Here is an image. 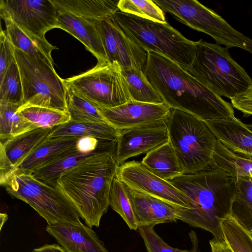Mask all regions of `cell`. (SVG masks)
I'll list each match as a JSON object with an SVG mask.
<instances>
[{
    "mask_svg": "<svg viewBox=\"0 0 252 252\" xmlns=\"http://www.w3.org/2000/svg\"><path fill=\"white\" fill-rule=\"evenodd\" d=\"M144 72L148 81L170 108L190 113L204 121L235 117L231 103L164 56L147 52Z\"/></svg>",
    "mask_w": 252,
    "mask_h": 252,
    "instance_id": "obj_1",
    "label": "cell"
},
{
    "mask_svg": "<svg viewBox=\"0 0 252 252\" xmlns=\"http://www.w3.org/2000/svg\"><path fill=\"white\" fill-rule=\"evenodd\" d=\"M237 178L212 166L204 171L183 174L169 182L188 197L190 208L179 209L178 220L223 239L219 218L232 212Z\"/></svg>",
    "mask_w": 252,
    "mask_h": 252,
    "instance_id": "obj_2",
    "label": "cell"
},
{
    "mask_svg": "<svg viewBox=\"0 0 252 252\" xmlns=\"http://www.w3.org/2000/svg\"><path fill=\"white\" fill-rule=\"evenodd\" d=\"M119 165L113 153L90 157L61 174L57 186L86 224L98 227L109 206V197Z\"/></svg>",
    "mask_w": 252,
    "mask_h": 252,
    "instance_id": "obj_3",
    "label": "cell"
},
{
    "mask_svg": "<svg viewBox=\"0 0 252 252\" xmlns=\"http://www.w3.org/2000/svg\"><path fill=\"white\" fill-rule=\"evenodd\" d=\"M195 43V57L187 71L211 91L231 99L252 86V79L227 48L202 39Z\"/></svg>",
    "mask_w": 252,
    "mask_h": 252,
    "instance_id": "obj_4",
    "label": "cell"
},
{
    "mask_svg": "<svg viewBox=\"0 0 252 252\" xmlns=\"http://www.w3.org/2000/svg\"><path fill=\"white\" fill-rule=\"evenodd\" d=\"M114 23L145 51L160 54L188 70L193 63L195 43L186 38L167 22L161 23L118 11Z\"/></svg>",
    "mask_w": 252,
    "mask_h": 252,
    "instance_id": "obj_5",
    "label": "cell"
},
{
    "mask_svg": "<svg viewBox=\"0 0 252 252\" xmlns=\"http://www.w3.org/2000/svg\"><path fill=\"white\" fill-rule=\"evenodd\" d=\"M165 122L169 142L184 174L210 168L217 140L205 122L190 113L172 108Z\"/></svg>",
    "mask_w": 252,
    "mask_h": 252,
    "instance_id": "obj_6",
    "label": "cell"
},
{
    "mask_svg": "<svg viewBox=\"0 0 252 252\" xmlns=\"http://www.w3.org/2000/svg\"><path fill=\"white\" fill-rule=\"evenodd\" d=\"M2 186L11 197L31 206L48 225H84L74 205L58 187L47 185L25 173L12 174Z\"/></svg>",
    "mask_w": 252,
    "mask_h": 252,
    "instance_id": "obj_7",
    "label": "cell"
},
{
    "mask_svg": "<svg viewBox=\"0 0 252 252\" xmlns=\"http://www.w3.org/2000/svg\"><path fill=\"white\" fill-rule=\"evenodd\" d=\"M23 101L21 107L39 106L67 112L66 87L48 63L15 50Z\"/></svg>",
    "mask_w": 252,
    "mask_h": 252,
    "instance_id": "obj_8",
    "label": "cell"
},
{
    "mask_svg": "<svg viewBox=\"0 0 252 252\" xmlns=\"http://www.w3.org/2000/svg\"><path fill=\"white\" fill-rule=\"evenodd\" d=\"M68 89L96 107L113 108L131 100L122 68L116 62L97 63L93 68L63 79Z\"/></svg>",
    "mask_w": 252,
    "mask_h": 252,
    "instance_id": "obj_9",
    "label": "cell"
},
{
    "mask_svg": "<svg viewBox=\"0 0 252 252\" xmlns=\"http://www.w3.org/2000/svg\"><path fill=\"white\" fill-rule=\"evenodd\" d=\"M59 11L51 0H0V16L24 30L45 38L49 31L58 28Z\"/></svg>",
    "mask_w": 252,
    "mask_h": 252,
    "instance_id": "obj_10",
    "label": "cell"
},
{
    "mask_svg": "<svg viewBox=\"0 0 252 252\" xmlns=\"http://www.w3.org/2000/svg\"><path fill=\"white\" fill-rule=\"evenodd\" d=\"M117 177L126 185L178 209L190 208L189 199L184 193L169 181L153 174L141 161L132 160L120 165Z\"/></svg>",
    "mask_w": 252,
    "mask_h": 252,
    "instance_id": "obj_11",
    "label": "cell"
},
{
    "mask_svg": "<svg viewBox=\"0 0 252 252\" xmlns=\"http://www.w3.org/2000/svg\"><path fill=\"white\" fill-rule=\"evenodd\" d=\"M118 140L81 138L77 144L71 147L51 163L32 174L38 180L53 187L57 186V180L62 173L86 159L104 153L115 154Z\"/></svg>",
    "mask_w": 252,
    "mask_h": 252,
    "instance_id": "obj_12",
    "label": "cell"
},
{
    "mask_svg": "<svg viewBox=\"0 0 252 252\" xmlns=\"http://www.w3.org/2000/svg\"><path fill=\"white\" fill-rule=\"evenodd\" d=\"M96 25L108 63L116 62L122 68L144 71L147 52L127 36L111 17L96 21Z\"/></svg>",
    "mask_w": 252,
    "mask_h": 252,
    "instance_id": "obj_13",
    "label": "cell"
},
{
    "mask_svg": "<svg viewBox=\"0 0 252 252\" xmlns=\"http://www.w3.org/2000/svg\"><path fill=\"white\" fill-rule=\"evenodd\" d=\"M165 121L121 130L115 153L118 164L120 166L129 158L146 154L168 142Z\"/></svg>",
    "mask_w": 252,
    "mask_h": 252,
    "instance_id": "obj_14",
    "label": "cell"
},
{
    "mask_svg": "<svg viewBox=\"0 0 252 252\" xmlns=\"http://www.w3.org/2000/svg\"><path fill=\"white\" fill-rule=\"evenodd\" d=\"M97 108L108 124L120 130L165 121L171 109L165 103L132 100L113 108Z\"/></svg>",
    "mask_w": 252,
    "mask_h": 252,
    "instance_id": "obj_15",
    "label": "cell"
},
{
    "mask_svg": "<svg viewBox=\"0 0 252 252\" xmlns=\"http://www.w3.org/2000/svg\"><path fill=\"white\" fill-rule=\"evenodd\" d=\"M138 227L155 226L178 220V209L158 198L136 190L124 184Z\"/></svg>",
    "mask_w": 252,
    "mask_h": 252,
    "instance_id": "obj_16",
    "label": "cell"
},
{
    "mask_svg": "<svg viewBox=\"0 0 252 252\" xmlns=\"http://www.w3.org/2000/svg\"><path fill=\"white\" fill-rule=\"evenodd\" d=\"M46 231L67 252H108L104 242L87 225L58 223L48 225Z\"/></svg>",
    "mask_w": 252,
    "mask_h": 252,
    "instance_id": "obj_17",
    "label": "cell"
},
{
    "mask_svg": "<svg viewBox=\"0 0 252 252\" xmlns=\"http://www.w3.org/2000/svg\"><path fill=\"white\" fill-rule=\"evenodd\" d=\"M217 140L230 151L252 158V131L234 117L204 121Z\"/></svg>",
    "mask_w": 252,
    "mask_h": 252,
    "instance_id": "obj_18",
    "label": "cell"
},
{
    "mask_svg": "<svg viewBox=\"0 0 252 252\" xmlns=\"http://www.w3.org/2000/svg\"><path fill=\"white\" fill-rule=\"evenodd\" d=\"M58 28L68 32L83 43L96 57L97 63L108 62L96 21L59 11Z\"/></svg>",
    "mask_w": 252,
    "mask_h": 252,
    "instance_id": "obj_19",
    "label": "cell"
},
{
    "mask_svg": "<svg viewBox=\"0 0 252 252\" xmlns=\"http://www.w3.org/2000/svg\"><path fill=\"white\" fill-rule=\"evenodd\" d=\"M81 138H47L39 144L16 168L13 174H32L51 163L66 150L77 144Z\"/></svg>",
    "mask_w": 252,
    "mask_h": 252,
    "instance_id": "obj_20",
    "label": "cell"
},
{
    "mask_svg": "<svg viewBox=\"0 0 252 252\" xmlns=\"http://www.w3.org/2000/svg\"><path fill=\"white\" fill-rule=\"evenodd\" d=\"M2 19L5 23L6 33L16 49L54 65L51 52L58 49L56 46L49 43L45 38L38 36L21 28L9 19Z\"/></svg>",
    "mask_w": 252,
    "mask_h": 252,
    "instance_id": "obj_21",
    "label": "cell"
},
{
    "mask_svg": "<svg viewBox=\"0 0 252 252\" xmlns=\"http://www.w3.org/2000/svg\"><path fill=\"white\" fill-rule=\"evenodd\" d=\"M59 11L68 13L94 21L112 17L119 11V0H51Z\"/></svg>",
    "mask_w": 252,
    "mask_h": 252,
    "instance_id": "obj_22",
    "label": "cell"
},
{
    "mask_svg": "<svg viewBox=\"0 0 252 252\" xmlns=\"http://www.w3.org/2000/svg\"><path fill=\"white\" fill-rule=\"evenodd\" d=\"M51 129L37 128L0 142V150L4 153L15 170L39 144L48 138Z\"/></svg>",
    "mask_w": 252,
    "mask_h": 252,
    "instance_id": "obj_23",
    "label": "cell"
},
{
    "mask_svg": "<svg viewBox=\"0 0 252 252\" xmlns=\"http://www.w3.org/2000/svg\"><path fill=\"white\" fill-rule=\"evenodd\" d=\"M141 162L153 174L166 181L184 174L169 141L146 154Z\"/></svg>",
    "mask_w": 252,
    "mask_h": 252,
    "instance_id": "obj_24",
    "label": "cell"
},
{
    "mask_svg": "<svg viewBox=\"0 0 252 252\" xmlns=\"http://www.w3.org/2000/svg\"><path fill=\"white\" fill-rule=\"evenodd\" d=\"M120 133V130L107 123L69 121L52 128L47 138L67 136L118 140Z\"/></svg>",
    "mask_w": 252,
    "mask_h": 252,
    "instance_id": "obj_25",
    "label": "cell"
},
{
    "mask_svg": "<svg viewBox=\"0 0 252 252\" xmlns=\"http://www.w3.org/2000/svg\"><path fill=\"white\" fill-rule=\"evenodd\" d=\"M223 239L232 252H252V233L231 212L218 219Z\"/></svg>",
    "mask_w": 252,
    "mask_h": 252,
    "instance_id": "obj_26",
    "label": "cell"
},
{
    "mask_svg": "<svg viewBox=\"0 0 252 252\" xmlns=\"http://www.w3.org/2000/svg\"><path fill=\"white\" fill-rule=\"evenodd\" d=\"M212 166L236 178L252 175V158L230 151L218 140Z\"/></svg>",
    "mask_w": 252,
    "mask_h": 252,
    "instance_id": "obj_27",
    "label": "cell"
},
{
    "mask_svg": "<svg viewBox=\"0 0 252 252\" xmlns=\"http://www.w3.org/2000/svg\"><path fill=\"white\" fill-rule=\"evenodd\" d=\"M122 73L131 100L153 104L164 103L147 80L144 71L134 68H122Z\"/></svg>",
    "mask_w": 252,
    "mask_h": 252,
    "instance_id": "obj_28",
    "label": "cell"
},
{
    "mask_svg": "<svg viewBox=\"0 0 252 252\" xmlns=\"http://www.w3.org/2000/svg\"><path fill=\"white\" fill-rule=\"evenodd\" d=\"M21 106V104H0V142L38 128L18 111Z\"/></svg>",
    "mask_w": 252,
    "mask_h": 252,
    "instance_id": "obj_29",
    "label": "cell"
},
{
    "mask_svg": "<svg viewBox=\"0 0 252 252\" xmlns=\"http://www.w3.org/2000/svg\"><path fill=\"white\" fill-rule=\"evenodd\" d=\"M234 215L249 229H252V175L237 178Z\"/></svg>",
    "mask_w": 252,
    "mask_h": 252,
    "instance_id": "obj_30",
    "label": "cell"
},
{
    "mask_svg": "<svg viewBox=\"0 0 252 252\" xmlns=\"http://www.w3.org/2000/svg\"><path fill=\"white\" fill-rule=\"evenodd\" d=\"M66 105L70 121L107 123L93 103L68 89L66 93Z\"/></svg>",
    "mask_w": 252,
    "mask_h": 252,
    "instance_id": "obj_31",
    "label": "cell"
},
{
    "mask_svg": "<svg viewBox=\"0 0 252 252\" xmlns=\"http://www.w3.org/2000/svg\"><path fill=\"white\" fill-rule=\"evenodd\" d=\"M23 116L34 126L51 128L70 121L68 113L39 106L20 107L18 109Z\"/></svg>",
    "mask_w": 252,
    "mask_h": 252,
    "instance_id": "obj_32",
    "label": "cell"
},
{
    "mask_svg": "<svg viewBox=\"0 0 252 252\" xmlns=\"http://www.w3.org/2000/svg\"><path fill=\"white\" fill-rule=\"evenodd\" d=\"M23 92L15 58L0 80V104H23Z\"/></svg>",
    "mask_w": 252,
    "mask_h": 252,
    "instance_id": "obj_33",
    "label": "cell"
},
{
    "mask_svg": "<svg viewBox=\"0 0 252 252\" xmlns=\"http://www.w3.org/2000/svg\"><path fill=\"white\" fill-rule=\"evenodd\" d=\"M109 202V206L122 218L130 229H138V227L125 186L117 176L112 182Z\"/></svg>",
    "mask_w": 252,
    "mask_h": 252,
    "instance_id": "obj_34",
    "label": "cell"
},
{
    "mask_svg": "<svg viewBox=\"0 0 252 252\" xmlns=\"http://www.w3.org/2000/svg\"><path fill=\"white\" fill-rule=\"evenodd\" d=\"M119 11L154 22L166 23L163 11L151 0H120Z\"/></svg>",
    "mask_w": 252,
    "mask_h": 252,
    "instance_id": "obj_35",
    "label": "cell"
},
{
    "mask_svg": "<svg viewBox=\"0 0 252 252\" xmlns=\"http://www.w3.org/2000/svg\"><path fill=\"white\" fill-rule=\"evenodd\" d=\"M154 226H139L138 230L147 252H196L173 248L166 243L155 232Z\"/></svg>",
    "mask_w": 252,
    "mask_h": 252,
    "instance_id": "obj_36",
    "label": "cell"
},
{
    "mask_svg": "<svg viewBox=\"0 0 252 252\" xmlns=\"http://www.w3.org/2000/svg\"><path fill=\"white\" fill-rule=\"evenodd\" d=\"M0 80L4 76L9 65L15 60V48L9 40L5 31L0 32Z\"/></svg>",
    "mask_w": 252,
    "mask_h": 252,
    "instance_id": "obj_37",
    "label": "cell"
},
{
    "mask_svg": "<svg viewBox=\"0 0 252 252\" xmlns=\"http://www.w3.org/2000/svg\"><path fill=\"white\" fill-rule=\"evenodd\" d=\"M231 102L233 107L243 113L244 116H252V86L231 99Z\"/></svg>",
    "mask_w": 252,
    "mask_h": 252,
    "instance_id": "obj_38",
    "label": "cell"
},
{
    "mask_svg": "<svg viewBox=\"0 0 252 252\" xmlns=\"http://www.w3.org/2000/svg\"><path fill=\"white\" fill-rule=\"evenodd\" d=\"M211 252H232L223 239L217 240L213 238L210 241Z\"/></svg>",
    "mask_w": 252,
    "mask_h": 252,
    "instance_id": "obj_39",
    "label": "cell"
},
{
    "mask_svg": "<svg viewBox=\"0 0 252 252\" xmlns=\"http://www.w3.org/2000/svg\"><path fill=\"white\" fill-rule=\"evenodd\" d=\"M32 252H67L60 245L46 244L39 248L34 249Z\"/></svg>",
    "mask_w": 252,
    "mask_h": 252,
    "instance_id": "obj_40",
    "label": "cell"
},
{
    "mask_svg": "<svg viewBox=\"0 0 252 252\" xmlns=\"http://www.w3.org/2000/svg\"><path fill=\"white\" fill-rule=\"evenodd\" d=\"M0 230L2 228V225L4 224V223L5 222V221L8 219V215L6 213H0Z\"/></svg>",
    "mask_w": 252,
    "mask_h": 252,
    "instance_id": "obj_41",
    "label": "cell"
},
{
    "mask_svg": "<svg viewBox=\"0 0 252 252\" xmlns=\"http://www.w3.org/2000/svg\"><path fill=\"white\" fill-rule=\"evenodd\" d=\"M246 125L248 127V128H249L252 131V124H248V125Z\"/></svg>",
    "mask_w": 252,
    "mask_h": 252,
    "instance_id": "obj_42",
    "label": "cell"
},
{
    "mask_svg": "<svg viewBox=\"0 0 252 252\" xmlns=\"http://www.w3.org/2000/svg\"><path fill=\"white\" fill-rule=\"evenodd\" d=\"M251 232H252V229H251Z\"/></svg>",
    "mask_w": 252,
    "mask_h": 252,
    "instance_id": "obj_43",
    "label": "cell"
}]
</instances>
